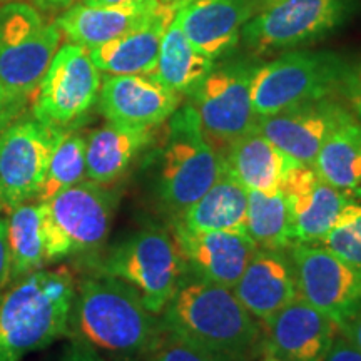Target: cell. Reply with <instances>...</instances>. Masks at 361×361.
I'll list each match as a JSON object with an SVG mask.
<instances>
[{
	"instance_id": "cell-1",
	"label": "cell",
	"mask_w": 361,
	"mask_h": 361,
	"mask_svg": "<svg viewBox=\"0 0 361 361\" xmlns=\"http://www.w3.org/2000/svg\"><path fill=\"white\" fill-rule=\"evenodd\" d=\"M69 335L94 350L130 358L151 353L162 335V324L135 288L97 273L75 286Z\"/></svg>"
},
{
	"instance_id": "cell-2",
	"label": "cell",
	"mask_w": 361,
	"mask_h": 361,
	"mask_svg": "<svg viewBox=\"0 0 361 361\" xmlns=\"http://www.w3.org/2000/svg\"><path fill=\"white\" fill-rule=\"evenodd\" d=\"M162 313V329L226 361H250L261 350L255 316L221 284L188 274Z\"/></svg>"
},
{
	"instance_id": "cell-3",
	"label": "cell",
	"mask_w": 361,
	"mask_h": 361,
	"mask_svg": "<svg viewBox=\"0 0 361 361\" xmlns=\"http://www.w3.org/2000/svg\"><path fill=\"white\" fill-rule=\"evenodd\" d=\"M75 281L67 269H39L0 298V361H22L69 335Z\"/></svg>"
},
{
	"instance_id": "cell-4",
	"label": "cell",
	"mask_w": 361,
	"mask_h": 361,
	"mask_svg": "<svg viewBox=\"0 0 361 361\" xmlns=\"http://www.w3.org/2000/svg\"><path fill=\"white\" fill-rule=\"evenodd\" d=\"M168 137L156 174V194L178 219L223 176V159L202 134L196 109L188 104L169 117Z\"/></svg>"
},
{
	"instance_id": "cell-5",
	"label": "cell",
	"mask_w": 361,
	"mask_h": 361,
	"mask_svg": "<svg viewBox=\"0 0 361 361\" xmlns=\"http://www.w3.org/2000/svg\"><path fill=\"white\" fill-rule=\"evenodd\" d=\"M99 273L119 278L135 288L146 308L161 314L188 276L173 233L149 224L119 241L102 261Z\"/></svg>"
},
{
	"instance_id": "cell-6",
	"label": "cell",
	"mask_w": 361,
	"mask_h": 361,
	"mask_svg": "<svg viewBox=\"0 0 361 361\" xmlns=\"http://www.w3.org/2000/svg\"><path fill=\"white\" fill-rule=\"evenodd\" d=\"M346 62L333 52H290L255 67L251 101L264 117L340 92Z\"/></svg>"
},
{
	"instance_id": "cell-7",
	"label": "cell",
	"mask_w": 361,
	"mask_h": 361,
	"mask_svg": "<svg viewBox=\"0 0 361 361\" xmlns=\"http://www.w3.org/2000/svg\"><path fill=\"white\" fill-rule=\"evenodd\" d=\"M62 32L57 22L29 2L0 6V85L13 96L29 99L59 51Z\"/></svg>"
},
{
	"instance_id": "cell-8",
	"label": "cell",
	"mask_w": 361,
	"mask_h": 361,
	"mask_svg": "<svg viewBox=\"0 0 361 361\" xmlns=\"http://www.w3.org/2000/svg\"><path fill=\"white\" fill-rule=\"evenodd\" d=\"M117 201L107 186L84 179L44 202L47 263L99 250L111 231Z\"/></svg>"
},
{
	"instance_id": "cell-9",
	"label": "cell",
	"mask_w": 361,
	"mask_h": 361,
	"mask_svg": "<svg viewBox=\"0 0 361 361\" xmlns=\"http://www.w3.org/2000/svg\"><path fill=\"white\" fill-rule=\"evenodd\" d=\"M353 0H279L246 22L241 40L251 51L278 52L324 37L346 20Z\"/></svg>"
},
{
	"instance_id": "cell-10",
	"label": "cell",
	"mask_w": 361,
	"mask_h": 361,
	"mask_svg": "<svg viewBox=\"0 0 361 361\" xmlns=\"http://www.w3.org/2000/svg\"><path fill=\"white\" fill-rule=\"evenodd\" d=\"M255 67L236 62L213 69L191 94L206 141L223 156L241 135L256 129L251 78Z\"/></svg>"
},
{
	"instance_id": "cell-11",
	"label": "cell",
	"mask_w": 361,
	"mask_h": 361,
	"mask_svg": "<svg viewBox=\"0 0 361 361\" xmlns=\"http://www.w3.org/2000/svg\"><path fill=\"white\" fill-rule=\"evenodd\" d=\"M101 84V71L89 49L72 42L62 45L35 90L32 116L42 124L67 129L97 102Z\"/></svg>"
},
{
	"instance_id": "cell-12",
	"label": "cell",
	"mask_w": 361,
	"mask_h": 361,
	"mask_svg": "<svg viewBox=\"0 0 361 361\" xmlns=\"http://www.w3.org/2000/svg\"><path fill=\"white\" fill-rule=\"evenodd\" d=\"M298 296L343 326L361 310V274L322 243L288 247Z\"/></svg>"
},
{
	"instance_id": "cell-13",
	"label": "cell",
	"mask_w": 361,
	"mask_h": 361,
	"mask_svg": "<svg viewBox=\"0 0 361 361\" xmlns=\"http://www.w3.org/2000/svg\"><path fill=\"white\" fill-rule=\"evenodd\" d=\"M67 129L42 124L35 117L17 119L0 135V197L16 207L35 200L59 139Z\"/></svg>"
},
{
	"instance_id": "cell-14",
	"label": "cell",
	"mask_w": 361,
	"mask_h": 361,
	"mask_svg": "<svg viewBox=\"0 0 361 361\" xmlns=\"http://www.w3.org/2000/svg\"><path fill=\"white\" fill-rule=\"evenodd\" d=\"M281 192L286 197L293 243H322L335 228L355 189H340L322 179L313 166H291Z\"/></svg>"
},
{
	"instance_id": "cell-15",
	"label": "cell",
	"mask_w": 361,
	"mask_h": 361,
	"mask_svg": "<svg viewBox=\"0 0 361 361\" xmlns=\"http://www.w3.org/2000/svg\"><path fill=\"white\" fill-rule=\"evenodd\" d=\"M350 116V109L326 97L258 117L256 129L290 159L313 166L328 135Z\"/></svg>"
},
{
	"instance_id": "cell-16",
	"label": "cell",
	"mask_w": 361,
	"mask_h": 361,
	"mask_svg": "<svg viewBox=\"0 0 361 361\" xmlns=\"http://www.w3.org/2000/svg\"><path fill=\"white\" fill-rule=\"evenodd\" d=\"M340 326L300 296L263 322L261 350L284 361H324Z\"/></svg>"
},
{
	"instance_id": "cell-17",
	"label": "cell",
	"mask_w": 361,
	"mask_h": 361,
	"mask_svg": "<svg viewBox=\"0 0 361 361\" xmlns=\"http://www.w3.org/2000/svg\"><path fill=\"white\" fill-rule=\"evenodd\" d=\"M97 101L99 111L111 124L154 129L179 109L180 94L147 74L107 75Z\"/></svg>"
},
{
	"instance_id": "cell-18",
	"label": "cell",
	"mask_w": 361,
	"mask_h": 361,
	"mask_svg": "<svg viewBox=\"0 0 361 361\" xmlns=\"http://www.w3.org/2000/svg\"><path fill=\"white\" fill-rule=\"evenodd\" d=\"M259 11L258 0H174V20L211 61L236 47L243 27Z\"/></svg>"
},
{
	"instance_id": "cell-19",
	"label": "cell",
	"mask_w": 361,
	"mask_h": 361,
	"mask_svg": "<svg viewBox=\"0 0 361 361\" xmlns=\"http://www.w3.org/2000/svg\"><path fill=\"white\" fill-rule=\"evenodd\" d=\"M171 233L178 243L189 276L221 284L229 290H233L258 251L247 234L194 231L179 224H173Z\"/></svg>"
},
{
	"instance_id": "cell-20",
	"label": "cell",
	"mask_w": 361,
	"mask_h": 361,
	"mask_svg": "<svg viewBox=\"0 0 361 361\" xmlns=\"http://www.w3.org/2000/svg\"><path fill=\"white\" fill-rule=\"evenodd\" d=\"M233 293L256 319L261 323L269 319L298 298L290 255L258 250L234 284Z\"/></svg>"
},
{
	"instance_id": "cell-21",
	"label": "cell",
	"mask_w": 361,
	"mask_h": 361,
	"mask_svg": "<svg viewBox=\"0 0 361 361\" xmlns=\"http://www.w3.org/2000/svg\"><path fill=\"white\" fill-rule=\"evenodd\" d=\"M174 17V0H162L149 19L109 42L89 49L90 59L107 75L151 74L161 40Z\"/></svg>"
},
{
	"instance_id": "cell-22",
	"label": "cell",
	"mask_w": 361,
	"mask_h": 361,
	"mask_svg": "<svg viewBox=\"0 0 361 361\" xmlns=\"http://www.w3.org/2000/svg\"><path fill=\"white\" fill-rule=\"evenodd\" d=\"M162 0H137L123 6H85L79 4L56 20L72 44L85 49L114 40L141 25L161 6Z\"/></svg>"
},
{
	"instance_id": "cell-23",
	"label": "cell",
	"mask_w": 361,
	"mask_h": 361,
	"mask_svg": "<svg viewBox=\"0 0 361 361\" xmlns=\"http://www.w3.org/2000/svg\"><path fill=\"white\" fill-rule=\"evenodd\" d=\"M226 174L247 191L278 192L295 161L269 142L258 129L241 135L221 156Z\"/></svg>"
},
{
	"instance_id": "cell-24",
	"label": "cell",
	"mask_w": 361,
	"mask_h": 361,
	"mask_svg": "<svg viewBox=\"0 0 361 361\" xmlns=\"http://www.w3.org/2000/svg\"><path fill=\"white\" fill-rule=\"evenodd\" d=\"M154 141V129L107 124L85 137V179L102 186L119 180Z\"/></svg>"
},
{
	"instance_id": "cell-25",
	"label": "cell",
	"mask_w": 361,
	"mask_h": 361,
	"mask_svg": "<svg viewBox=\"0 0 361 361\" xmlns=\"http://www.w3.org/2000/svg\"><path fill=\"white\" fill-rule=\"evenodd\" d=\"M247 189L223 173L207 191L174 219V224L194 231L246 234Z\"/></svg>"
},
{
	"instance_id": "cell-26",
	"label": "cell",
	"mask_w": 361,
	"mask_h": 361,
	"mask_svg": "<svg viewBox=\"0 0 361 361\" xmlns=\"http://www.w3.org/2000/svg\"><path fill=\"white\" fill-rule=\"evenodd\" d=\"M213 69L214 61L189 42L173 17L162 35L154 69L147 75L174 92L192 94Z\"/></svg>"
},
{
	"instance_id": "cell-27",
	"label": "cell",
	"mask_w": 361,
	"mask_h": 361,
	"mask_svg": "<svg viewBox=\"0 0 361 361\" xmlns=\"http://www.w3.org/2000/svg\"><path fill=\"white\" fill-rule=\"evenodd\" d=\"M44 202H24L12 207L6 219L11 252V283L44 268L47 263L44 234Z\"/></svg>"
},
{
	"instance_id": "cell-28",
	"label": "cell",
	"mask_w": 361,
	"mask_h": 361,
	"mask_svg": "<svg viewBox=\"0 0 361 361\" xmlns=\"http://www.w3.org/2000/svg\"><path fill=\"white\" fill-rule=\"evenodd\" d=\"M313 168L322 179L340 189L361 186V123L350 116L328 135Z\"/></svg>"
},
{
	"instance_id": "cell-29",
	"label": "cell",
	"mask_w": 361,
	"mask_h": 361,
	"mask_svg": "<svg viewBox=\"0 0 361 361\" xmlns=\"http://www.w3.org/2000/svg\"><path fill=\"white\" fill-rule=\"evenodd\" d=\"M246 234L258 250L284 251L293 245L286 197L281 191H247Z\"/></svg>"
},
{
	"instance_id": "cell-30",
	"label": "cell",
	"mask_w": 361,
	"mask_h": 361,
	"mask_svg": "<svg viewBox=\"0 0 361 361\" xmlns=\"http://www.w3.org/2000/svg\"><path fill=\"white\" fill-rule=\"evenodd\" d=\"M85 179V137L67 129L54 149L35 201L47 202L64 189Z\"/></svg>"
},
{
	"instance_id": "cell-31",
	"label": "cell",
	"mask_w": 361,
	"mask_h": 361,
	"mask_svg": "<svg viewBox=\"0 0 361 361\" xmlns=\"http://www.w3.org/2000/svg\"><path fill=\"white\" fill-rule=\"evenodd\" d=\"M322 245L361 274V188H355L353 201L345 207Z\"/></svg>"
},
{
	"instance_id": "cell-32",
	"label": "cell",
	"mask_w": 361,
	"mask_h": 361,
	"mask_svg": "<svg viewBox=\"0 0 361 361\" xmlns=\"http://www.w3.org/2000/svg\"><path fill=\"white\" fill-rule=\"evenodd\" d=\"M151 361H226L201 346L162 329V335L151 350Z\"/></svg>"
},
{
	"instance_id": "cell-33",
	"label": "cell",
	"mask_w": 361,
	"mask_h": 361,
	"mask_svg": "<svg viewBox=\"0 0 361 361\" xmlns=\"http://www.w3.org/2000/svg\"><path fill=\"white\" fill-rule=\"evenodd\" d=\"M340 94L348 102L350 112L361 123V57L353 64H346L343 74Z\"/></svg>"
},
{
	"instance_id": "cell-34",
	"label": "cell",
	"mask_w": 361,
	"mask_h": 361,
	"mask_svg": "<svg viewBox=\"0 0 361 361\" xmlns=\"http://www.w3.org/2000/svg\"><path fill=\"white\" fill-rule=\"evenodd\" d=\"M27 99L13 96L7 89L0 85V135L11 126L13 121L19 119L22 109H24Z\"/></svg>"
},
{
	"instance_id": "cell-35",
	"label": "cell",
	"mask_w": 361,
	"mask_h": 361,
	"mask_svg": "<svg viewBox=\"0 0 361 361\" xmlns=\"http://www.w3.org/2000/svg\"><path fill=\"white\" fill-rule=\"evenodd\" d=\"M324 361H361V351L345 335H338Z\"/></svg>"
},
{
	"instance_id": "cell-36",
	"label": "cell",
	"mask_w": 361,
	"mask_h": 361,
	"mask_svg": "<svg viewBox=\"0 0 361 361\" xmlns=\"http://www.w3.org/2000/svg\"><path fill=\"white\" fill-rule=\"evenodd\" d=\"M11 252L7 243V224L6 219L0 218V291L11 283Z\"/></svg>"
},
{
	"instance_id": "cell-37",
	"label": "cell",
	"mask_w": 361,
	"mask_h": 361,
	"mask_svg": "<svg viewBox=\"0 0 361 361\" xmlns=\"http://www.w3.org/2000/svg\"><path fill=\"white\" fill-rule=\"evenodd\" d=\"M62 361H107V360H104L102 356L97 353V350L90 348V346L84 345V343L80 341H74L69 348L66 350Z\"/></svg>"
},
{
	"instance_id": "cell-38",
	"label": "cell",
	"mask_w": 361,
	"mask_h": 361,
	"mask_svg": "<svg viewBox=\"0 0 361 361\" xmlns=\"http://www.w3.org/2000/svg\"><path fill=\"white\" fill-rule=\"evenodd\" d=\"M340 333L348 338L356 348L361 351V310L353 316V318L348 319V322L343 324L340 328Z\"/></svg>"
},
{
	"instance_id": "cell-39",
	"label": "cell",
	"mask_w": 361,
	"mask_h": 361,
	"mask_svg": "<svg viewBox=\"0 0 361 361\" xmlns=\"http://www.w3.org/2000/svg\"><path fill=\"white\" fill-rule=\"evenodd\" d=\"M6 2H12V0H6ZM19 2H30L40 8H47V11H54V8H66L69 7L74 0H19Z\"/></svg>"
},
{
	"instance_id": "cell-40",
	"label": "cell",
	"mask_w": 361,
	"mask_h": 361,
	"mask_svg": "<svg viewBox=\"0 0 361 361\" xmlns=\"http://www.w3.org/2000/svg\"><path fill=\"white\" fill-rule=\"evenodd\" d=\"M130 2H137V0H82L85 6H123Z\"/></svg>"
},
{
	"instance_id": "cell-41",
	"label": "cell",
	"mask_w": 361,
	"mask_h": 361,
	"mask_svg": "<svg viewBox=\"0 0 361 361\" xmlns=\"http://www.w3.org/2000/svg\"><path fill=\"white\" fill-rule=\"evenodd\" d=\"M264 361H284V360H279V358H276V356H271V355H266V358H264Z\"/></svg>"
},
{
	"instance_id": "cell-42",
	"label": "cell",
	"mask_w": 361,
	"mask_h": 361,
	"mask_svg": "<svg viewBox=\"0 0 361 361\" xmlns=\"http://www.w3.org/2000/svg\"><path fill=\"white\" fill-rule=\"evenodd\" d=\"M266 2H269V4H273V2H279V0H266Z\"/></svg>"
},
{
	"instance_id": "cell-43",
	"label": "cell",
	"mask_w": 361,
	"mask_h": 361,
	"mask_svg": "<svg viewBox=\"0 0 361 361\" xmlns=\"http://www.w3.org/2000/svg\"><path fill=\"white\" fill-rule=\"evenodd\" d=\"M4 204H2V197H0V209H2Z\"/></svg>"
}]
</instances>
